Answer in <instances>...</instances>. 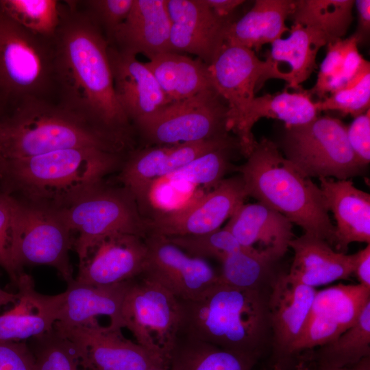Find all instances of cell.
Instances as JSON below:
<instances>
[{"mask_svg": "<svg viewBox=\"0 0 370 370\" xmlns=\"http://www.w3.org/2000/svg\"><path fill=\"white\" fill-rule=\"evenodd\" d=\"M55 330L76 345L84 361L94 370L168 367L162 359L136 342L125 338L121 329L103 327L97 318L72 328Z\"/></svg>", "mask_w": 370, "mask_h": 370, "instance_id": "cell-16", "label": "cell"}, {"mask_svg": "<svg viewBox=\"0 0 370 370\" xmlns=\"http://www.w3.org/2000/svg\"><path fill=\"white\" fill-rule=\"evenodd\" d=\"M295 6L293 0L255 1L250 10L227 26L225 43L258 51L264 45L271 44L289 32L286 20Z\"/></svg>", "mask_w": 370, "mask_h": 370, "instance_id": "cell-30", "label": "cell"}, {"mask_svg": "<svg viewBox=\"0 0 370 370\" xmlns=\"http://www.w3.org/2000/svg\"><path fill=\"white\" fill-rule=\"evenodd\" d=\"M208 67L214 88L228 106L227 130L234 134L265 82L268 64L254 50L224 43Z\"/></svg>", "mask_w": 370, "mask_h": 370, "instance_id": "cell-15", "label": "cell"}, {"mask_svg": "<svg viewBox=\"0 0 370 370\" xmlns=\"http://www.w3.org/2000/svg\"><path fill=\"white\" fill-rule=\"evenodd\" d=\"M60 3L57 0H0V8L27 30L52 38L60 23Z\"/></svg>", "mask_w": 370, "mask_h": 370, "instance_id": "cell-36", "label": "cell"}, {"mask_svg": "<svg viewBox=\"0 0 370 370\" xmlns=\"http://www.w3.org/2000/svg\"><path fill=\"white\" fill-rule=\"evenodd\" d=\"M289 33L287 38L271 43L265 60L268 71L264 80L282 79L287 83L286 89L299 90L317 68V55L328 40L321 32L297 23L293 24Z\"/></svg>", "mask_w": 370, "mask_h": 370, "instance_id": "cell-25", "label": "cell"}, {"mask_svg": "<svg viewBox=\"0 0 370 370\" xmlns=\"http://www.w3.org/2000/svg\"><path fill=\"white\" fill-rule=\"evenodd\" d=\"M108 52L115 94L132 127L171 103L152 72L136 56L109 45Z\"/></svg>", "mask_w": 370, "mask_h": 370, "instance_id": "cell-22", "label": "cell"}, {"mask_svg": "<svg viewBox=\"0 0 370 370\" xmlns=\"http://www.w3.org/2000/svg\"><path fill=\"white\" fill-rule=\"evenodd\" d=\"M369 301L370 289L359 284H340L317 291L292 355L335 340L356 321Z\"/></svg>", "mask_w": 370, "mask_h": 370, "instance_id": "cell-17", "label": "cell"}, {"mask_svg": "<svg viewBox=\"0 0 370 370\" xmlns=\"http://www.w3.org/2000/svg\"><path fill=\"white\" fill-rule=\"evenodd\" d=\"M219 282L241 288H258L269 285L275 275L276 262L262 258L243 248L227 256L221 262Z\"/></svg>", "mask_w": 370, "mask_h": 370, "instance_id": "cell-37", "label": "cell"}, {"mask_svg": "<svg viewBox=\"0 0 370 370\" xmlns=\"http://www.w3.org/2000/svg\"><path fill=\"white\" fill-rule=\"evenodd\" d=\"M317 370H370V356L366 357L357 363L345 367H330L320 366Z\"/></svg>", "mask_w": 370, "mask_h": 370, "instance_id": "cell-49", "label": "cell"}, {"mask_svg": "<svg viewBox=\"0 0 370 370\" xmlns=\"http://www.w3.org/2000/svg\"><path fill=\"white\" fill-rule=\"evenodd\" d=\"M145 241L147 259L138 278L160 286L179 300L195 299L219 282V274L206 259L188 254L162 236L149 234Z\"/></svg>", "mask_w": 370, "mask_h": 370, "instance_id": "cell-14", "label": "cell"}, {"mask_svg": "<svg viewBox=\"0 0 370 370\" xmlns=\"http://www.w3.org/2000/svg\"><path fill=\"white\" fill-rule=\"evenodd\" d=\"M0 134H1V127H0ZM1 141H0V166H1Z\"/></svg>", "mask_w": 370, "mask_h": 370, "instance_id": "cell-54", "label": "cell"}, {"mask_svg": "<svg viewBox=\"0 0 370 370\" xmlns=\"http://www.w3.org/2000/svg\"><path fill=\"white\" fill-rule=\"evenodd\" d=\"M121 318L136 343L168 367L180 328V300L160 286L138 278L127 290Z\"/></svg>", "mask_w": 370, "mask_h": 370, "instance_id": "cell-11", "label": "cell"}, {"mask_svg": "<svg viewBox=\"0 0 370 370\" xmlns=\"http://www.w3.org/2000/svg\"><path fill=\"white\" fill-rule=\"evenodd\" d=\"M170 34L166 0H134L127 18L108 45L134 56L143 54L149 60L171 51Z\"/></svg>", "mask_w": 370, "mask_h": 370, "instance_id": "cell-24", "label": "cell"}, {"mask_svg": "<svg viewBox=\"0 0 370 370\" xmlns=\"http://www.w3.org/2000/svg\"><path fill=\"white\" fill-rule=\"evenodd\" d=\"M314 105L319 112L336 110L354 118L367 112L370 105L369 62L345 85Z\"/></svg>", "mask_w": 370, "mask_h": 370, "instance_id": "cell-39", "label": "cell"}, {"mask_svg": "<svg viewBox=\"0 0 370 370\" xmlns=\"http://www.w3.org/2000/svg\"><path fill=\"white\" fill-rule=\"evenodd\" d=\"M0 127L1 164L62 149L92 148L125 153L134 149L85 116L58 103L29 105L0 121Z\"/></svg>", "mask_w": 370, "mask_h": 370, "instance_id": "cell-5", "label": "cell"}, {"mask_svg": "<svg viewBox=\"0 0 370 370\" xmlns=\"http://www.w3.org/2000/svg\"><path fill=\"white\" fill-rule=\"evenodd\" d=\"M271 370H284V369H282L280 367H275L274 369Z\"/></svg>", "mask_w": 370, "mask_h": 370, "instance_id": "cell-53", "label": "cell"}, {"mask_svg": "<svg viewBox=\"0 0 370 370\" xmlns=\"http://www.w3.org/2000/svg\"><path fill=\"white\" fill-rule=\"evenodd\" d=\"M0 370H34V358L24 341H0Z\"/></svg>", "mask_w": 370, "mask_h": 370, "instance_id": "cell-45", "label": "cell"}, {"mask_svg": "<svg viewBox=\"0 0 370 370\" xmlns=\"http://www.w3.org/2000/svg\"><path fill=\"white\" fill-rule=\"evenodd\" d=\"M327 46L326 56L320 66L316 83L310 90L320 100L352 79L344 53V39L330 42Z\"/></svg>", "mask_w": 370, "mask_h": 370, "instance_id": "cell-41", "label": "cell"}, {"mask_svg": "<svg viewBox=\"0 0 370 370\" xmlns=\"http://www.w3.org/2000/svg\"><path fill=\"white\" fill-rule=\"evenodd\" d=\"M147 259L144 238L130 234L110 235L92 246L79 262L75 280L108 286L131 281L143 272Z\"/></svg>", "mask_w": 370, "mask_h": 370, "instance_id": "cell-19", "label": "cell"}, {"mask_svg": "<svg viewBox=\"0 0 370 370\" xmlns=\"http://www.w3.org/2000/svg\"><path fill=\"white\" fill-rule=\"evenodd\" d=\"M247 197L240 175L223 179L190 205L147 218V235L174 237L214 232L221 229Z\"/></svg>", "mask_w": 370, "mask_h": 370, "instance_id": "cell-13", "label": "cell"}, {"mask_svg": "<svg viewBox=\"0 0 370 370\" xmlns=\"http://www.w3.org/2000/svg\"><path fill=\"white\" fill-rule=\"evenodd\" d=\"M172 52L195 55L210 65L225 43L230 19L218 17L206 0H166Z\"/></svg>", "mask_w": 370, "mask_h": 370, "instance_id": "cell-18", "label": "cell"}, {"mask_svg": "<svg viewBox=\"0 0 370 370\" xmlns=\"http://www.w3.org/2000/svg\"><path fill=\"white\" fill-rule=\"evenodd\" d=\"M295 370H312L308 366H307L304 362H300L296 366Z\"/></svg>", "mask_w": 370, "mask_h": 370, "instance_id": "cell-51", "label": "cell"}, {"mask_svg": "<svg viewBox=\"0 0 370 370\" xmlns=\"http://www.w3.org/2000/svg\"><path fill=\"white\" fill-rule=\"evenodd\" d=\"M18 297V293H10L0 287V308L11 303L15 304Z\"/></svg>", "mask_w": 370, "mask_h": 370, "instance_id": "cell-50", "label": "cell"}, {"mask_svg": "<svg viewBox=\"0 0 370 370\" xmlns=\"http://www.w3.org/2000/svg\"><path fill=\"white\" fill-rule=\"evenodd\" d=\"M145 64L169 102L191 97L214 87L208 65L199 58L168 51L153 56Z\"/></svg>", "mask_w": 370, "mask_h": 370, "instance_id": "cell-31", "label": "cell"}, {"mask_svg": "<svg viewBox=\"0 0 370 370\" xmlns=\"http://www.w3.org/2000/svg\"><path fill=\"white\" fill-rule=\"evenodd\" d=\"M38 103L59 104L54 37L32 33L0 8V121Z\"/></svg>", "mask_w": 370, "mask_h": 370, "instance_id": "cell-6", "label": "cell"}, {"mask_svg": "<svg viewBox=\"0 0 370 370\" xmlns=\"http://www.w3.org/2000/svg\"><path fill=\"white\" fill-rule=\"evenodd\" d=\"M317 290L291 278L275 274L269 283L268 306L271 342L282 358L292 356L308 317Z\"/></svg>", "mask_w": 370, "mask_h": 370, "instance_id": "cell-20", "label": "cell"}, {"mask_svg": "<svg viewBox=\"0 0 370 370\" xmlns=\"http://www.w3.org/2000/svg\"><path fill=\"white\" fill-rule=\"evenodd\" d=\"M358 12V25L353 36L356 38L358 45L367 40L370 32V1H354Z\"/></svg>", "mask_w": 370, "mask_h": 370, "instance_id": "cell-47", "label": "cell"}, {"mask_svg": "<svg viewBox=\"0 0 370 370\" xmlns=\"http://www.w3.org/2000/svg\"><path fill=\"white\" fill-rule=\"evenodd\" d=\"M16 286L18 297L14 306L0 314V341H23L51 330L64 302V293H38L32 277L23 272Z\"/></svg>", "mask_w": 370, "mask_h": 370, "instance_id": "cell-23", "label": "cell"}, {"mask_svg": "<svg viewBox=\"0 0 370 370\" xmlns=\"http://www.w3.org/2000/svg\"><path fill=\"white\" fill-rule=\"evenodd\" d=\"M54 42L58 103L134 146V128L115 94L108 42L77 1H61Z\"/></svg>", "mask_w": 370, "mask_h": 370, "instance_id": "cell-1", "label": "cell"}, {"mask_svg": "<svg viewBox=\"0 0 370 370\" xmlns=\"http://www.w3.org/2000/svg\"><path fill=\"white\" fill-rule=\"evenodd\" d=\"M30 340L34 370H94L85 362L76 345L54 328Z\"/></svg>", "mask_w": 370, "mask_h": 370, "instance_id": "cell-35", "label": "cell"}, {"mask_svg": "<svg viewBox=\"0 0 370 370\" xmlns=\"http://www.w3.org/2000/svg\"><path fill=\"white\" fill-rule=\"evenodd\" d=\"M238 144L230 134L215 138L153 145L127 152L118 177L135 198L141 213L149 206L152 186L158 179L174 173L199 156L213 149Z\"/></svg>", "mask_w": 370, "mask_h": 370, "instance_id": "cell-12", "label": "cell"}, {"mask_svg": "<svg viewBox=\"0 0 370 370\" xmlns=\"http://www.w3.org/2000/svg\"><path fill=\"white\" fill-rule=\"evenodd\" d=\"M235 149H239L238 144L210 151L164 178L171 182H185L214 188L232 169L231 153Z\"/></svg>", "mask_w": 370, "mask_h": 370, "instance_id": "cell-38", "label": "cell"}, {"mask_svg": "<svg viewBox=\"0 0 370 370\" xmlns=\"http://www.w3.org/2000/svg\"><path fill=\"white\" fill-rule=\"evenodd\" d=\"M212 11L218 17L230 19V16L241 4L245 2L243 0H206Z\"/></svg>", "mask_w": 370, "mask_h": 370, "instance_id": "cell-48", "label": "cell"}, {"mask_svg": "<svg viewBox=\"0 0 370 370\" xmlns=\"http://www.w3.org/2000/svg\"><path fill=\"white\" fill-rule=\"evenodd\" d=\"M286 127L285 158L307 176L348 180L362 174L365 167L354 155L347 126L340 119L319 116L308 123Z\"/></svg>", "mask_w": 370, "mask_h": 370, "instance_id": "cell-8", "label": "cell"}, {"mask_svg": "<svg viewBox=\"0 0 370 370\" xmlns=\"http://www.w3.org/2000/svg\"><path fill=\"white\" fill-rule=\"evenodd\" d=\"M354 0H297L293 23L323 33L328 42L342 39L353 20Z\"/></svg>", "mask_w": 370, "mask_h": 370, "instance_id": "cell-33", "label": "cell"}, {"mask_svg": "<svg viewBox=\"0 0 370 370\" xmlns=\"http://www.w3.org/2000/svg\"><path fill=\"white\" fill-rule=\"evenodd\" d=\"M316 356L319 365L330 367H348L370 356V301L350 328L319 347Z\"/></svg>", "mask_w": 370, "mask_h": 370, "instance_id": "cell-34", "label": "cell"}, {"mask_svg": "<svg viewBox=\"0 0 370 370\" xmlns=\"http://www.w3.org/2000/svg\"><path fill=\"white\" fill-rule=\"evenodd\" d=\"M72 232L55 210L13 197L11 256L16 268L49 265L66 284L74 280L69 251Z\"/></svg>", "mask_w": 370, "mask_h": 370, "instance_id": "cell-10", "label": "cell"}, {"mask_svg": "<svg viewBox=\"0 0 370 370\" xmlns=\"http://www.w3.org/2000/svg\"><path fill=\"white\" fill-rule=\"evenodd\" d=\"M351 255L352 274L357 278L359 284L370 289V245Z\"/></svg>", "mask_w": 370, "mask_h": 370, "instance_id": "cell-46", "label": "cell"}, {"mask_svg": "<svg viewBox=\"0 0 370 370\" xmlns=\"http://www.w3.org/2000/svg\"><path fill=\"white\" fill-rule=\"evenodd\" d=\"M227 113L226 101L213 87L166 104L133 128L146 147L196 142L228 135Z\"/></svg>", "mask_w": 370, "mask_h": 370, "instance_id": "cell-9", "label": "cell"}, {"mask_svg": "<svg viewBox=\"0 0 370 370\" xmlns=\"http://www.w3.org/2000/svg\"><path fill=\"white\" fill-rule=\"evenodd\" d=\"M148 370H170V369H169V367H162L153 368Z\"/></svg>", "mask_w": 370, "mask_h": 370, "instance_id": "cell-52", "label": "cell"}, {"mask_svg": "<svg viewBox=\"0 0 370 370\" xmlns=\"http://www.w3.org/2000/svg\"><path fill=\"white\" fill-rule=\"evenodd\" d=\"M13 214V196L0 193V267L8 273L16 285L21 272L11 256V236Z\"/></svg>", "mask_w": 370, "mask_h": 370, "instance_id": "cell-43", "label": "cell"}, {"mask_svg": "<svg viewBox=\"0 0 370 370\" xmlns=\"http://www.w3.org/2000/svg\"><path fill=\"white\" fill-rule=\"evenodd\" d=\"M236 170L247 197L280 212L304 233L335 247V226L320 188L284 157L273 142L262 138L247 161Z\"/></svg>", "mask_w": 370, "mask_h": 370, "instance_id": "cell-3", "label": "cell"}, {"mask_svg": "<svg viewBox=\"0 0 370 370\" xmlns=\"http://www.w3.org/2000/svg\"><path fill=\"white\" fill-rule=\"evenodd\" d=\"M165 238L193 256L210 258L220 262L229 254L244 248L224 228L201 235Z\"/></svg>", "mask_w": 370, "mask_h": 370, "instance_id": "cell-40", "label": "cell"}, {"mask_svg": "<svg viewBox=\"0 0 370 370\" xmlns=\"http://www.w3.org/2000/svg\"><path fill=\"white\" fill-rule=\"evenodd\" d=\"M289 247L294 258L288 274L300 283L315 288L353 275L352 255L334 250L321 238L304 233Z\"/></svg>", "mask_w": 370, "mask_h": 370, "instance_id": "cell-29", "label": "cell"}, {"mask_svg": "<svg viewBox=\"0 0 370 370\" xmlns=\"http://www.w3.org/2000/svg\"><path fill=\"white\" fill-rule=\"evenodd\" d=\"M223 228L244 248L274 262L285 255L294 238L293 223L260 202L241 205Z\"/></svg>", "mask_w": 370, "mask_h": 370, "instance_id": "cell-21", "label": "cell"}, {"mask_svg": "<svg viewBox=\"0 0 370 370\" xmlns=\"http://www.w3.org/2000/svg\"><path fill=\"white\" fill-rule=\"evenodd\" d=\"M123 154L92 148L58 150L4 161L0 176L22 195V201L60 210L103 183Z\"/></svg>", "mask_w": 370, "mask_h": 370, "instance_id": "cell-4", "label": "cell"}, {"mask_svg": "<svg viewBox=\"0 0 370 370\" xmlns=\"http://www.w3.org/2000/svg\"><path fill=\"white\" fill-rule=\"evenodd\" d=\"M312 95L310 90L301 88L289 92L286 88L274 94L255 97L234 133L241 153L247 158L253 151L258 141L252 128L262 118L282 121L288 127L306 124L319 116Z\"/></svg>", "mask_w": 370, "mask_h": 370, "instance_id": "cell-28", "label": "cell"}, {"mask_svg": "<svg viewBox=\"0 0 370 370\" xmlns=\"http://www.w3.org/2000/svg\"><path fill=\"white\" fill-rule=\"evenodd\" d=\"M131 281L95 286L77 282L74 278L67 283L59 318L53 328L58 330H66L99 315H106L110 317V327L123 328L121 308Z\"/></svg>", "mask_w": 370, "mask_h": 370, "instance_id": "cell-27", "label": "cell"}, {"mask_svg": "<svg viewBox=\"0 0 370 370\" xmlns=\"http://www.w3.org/2000/svg\"><path fill=\"white\" fill-rule=\"evenodd\" d=\"M347 137L354 155L360 163L366 167L370 162L369 109L355 117L352 123L347 126Z\"/></svg>", "mask_w": 370, "mask_h": 370, "instance_id": "cell-44", "label": "cell"}, {"mask_svg": "<svg viewBox=\"0 0 370 370\" xmlns=\"http://www.w3.org/2000/svg\"><path fill=\"white\" fill-rule=\"evenodd\" d=\"M77 3L108 42L127 18L134 0H86Z\"/></svg>", "mask_w": 370, "mask_h": 370, "instance_id": "cell-42", "label": "cell"}, {"mask_svg": "<svg viewBox=\"0 0 370 370\" xmlns=\"http://www.w3.org/2000/svg\"><path fill=\"white\" fill-rule=\"evenodd\" d=\"M55 210L72 234H77L73 247L79 262L92 246L110 235L123 233L145 238L148 233L147 218L123 186L103 182L68 207Z\"/></svg>", "mask_w": 370, "mask_h": 370, "instance_id": "cell-7", "label": "cell"}, {"mask_svg": "<svg viewBox=\"0 0 370 370\" xmlns=\"http://www.w3.org/2000/svg\"><path fill=\"white\" fill-rule=\"evenodd\" d=\"M269 293L267 286L241 288L219 282L195 299L180 300L179 334L258 357L271 341Z\"/></svg>", "mask_w": 370, "mask_h": 370, "instance_id": "cell-2", "label": "cell"}, {"mask_svg": "<svg viewBox=\"0 0 370 370\" xmlns=\"http://www.w3.org/2000/svg\"><path fill=\"white\" fill-rule=\"evenodd\" d=\"M319 188L334 214L336 251L345 253L354 242L370 243V195L350 180L320 177Z\"/></svg>", "mask_w": 370, "mask_h": 370, "instance_id": "cell-26", "label": "cell"}, {"mask_svg": "<svg viewBox=\"0 0 370 370\" xmlns=\"http://www.w3.org/2000/svg\"><path fill=\"white\" fill-rule=\"evenodd\" d=\"M258 358L179 334L168 367L170 370H251Z\"/></svg>", "mask_w": 370, "mask_h": 370, "instance_id": "cell-32", "label": "cell"}]
</instances>
